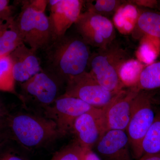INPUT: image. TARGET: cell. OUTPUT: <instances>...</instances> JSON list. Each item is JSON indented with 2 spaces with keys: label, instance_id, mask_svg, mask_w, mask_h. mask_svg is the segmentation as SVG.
<instances>
[{
  "label": "cell",
  "instance_id": "d6a6232c",
  "mask_svg": "<svg viewBox=\"0 0 160 160\" xmlns=\"http://www.w3.org/2000/svg\"><path fill=\"white\" fill-rule=\"evenodd\" d=\"M11 17V16H0V28L2 25L3 23L5 22V21L7 20V19Z\"/></svg>",
  "mask_w": 160,
  "mask_h": 160
},
{
  "label": "cell",
  "instance_id": "5bb4252c",
  "mask_svg": "<svg viewBox=\"0 0 160 160\" xmlns=\"http://www.w3.org/2000/svg\"><path fill=\"white\" fill-rule=\"evenodd\" d=\"M37 52L24 43L9 55L12 64L15 81L23 83L42 71Z\"/></svg>",
  "mask_w": 160,
  "mask_h": 160
},
{
  "label": "cell",
  "instance_id": "836d02e7",
  "mask_svg": "<svg viewBox=\"0 0 160 160\" xmlns=\"http://www.w3.org/2000/svg\"><path fill=\"white\" fill-rule=\"evenodd\" d=\"M159 98L158 101H156V103L157 102H159L160 103V88L159 92Z\"/></svg>",
  "mask_w": 160,
  "mask_h": 160
},
{
  "label": "cell",
  "instance_id": "3957f363",
  "mask_svg": "<svg viewBox=\"0 0 160 160\" xmlns=\"http://www.w3.org/2000/svg\"><path fill=\"white\" fill-rule=\"evenodd\" d=\"M63 86H66L65 83L42 69L21 84L19 98L27 111L43 115L45 109L62 95Z\"/></svg>",
  "mask_w": 160,
  "mask_h": 160
},
{
  "label": "cell",
  "instance_id": "9a60e30c",
  "mask_svg": "<svg viewBox=\"0 0 160 160\" xmlns=\"http://www.w3.org/2000/svg\"><path fill=\"white\" fill-rule=\"evenodd\" d=\"M23 43L15 20L7 19L0 28V56L10 54Z\"/></svg>",
  "mask_w": 160,
  "mask_h": 160
},
{
  "label": "cell",
  "instance_id": "ba28073f",
  "mask_svg": "<svg viewBox=\"0 0 160 160\" xmlns=\"http://www.w3.org/2000/svg\"><path fill=\"white\" fill-rule=\"evenodd\" d=\"M74 24L80 36L89 46L102 49L114 42V25L108 18L87 11L81 13Z\"/></svg>",
  "mask_w": 160,
  "mask_h": 160
},
{
  "label": "cell",
  "instance_id": "cb8c5ba5",
  "mask_svg": "<svg viewBox=\"0 0 160 160\" xmlns=\"http://www.w3.org/2000/svg\"><path fill=\"white\" fill-rule=\"evenodd\" d=\"M122 2L117 0H97L88 1L87 2V11L108 17L114 15L117 9L121 5Z\"/></svg>",
  "mask_w": 160,
  "mask_h": 160
},
{
  "label": "cell",
  "instance_id": "ffe728a7",
  "mask_svg": "<svg viewBox=\"0 0 160 160\" xmlns=\"http://www.w3.org/2000/svg\"><path fill=\"white\" fill-rule=\"evenodd\" d=\"M146 66L138 60L130 59L123 63L119 75L125 87H134L137 85L143 69Z\"/></svg>",
  "mask_w": 160,
  "mask_h": 160
},
{
  "label": "cell",
  "instance_id": "6da1fadb",
  "mask_svg": "<svg viewBox=\"0 0 160 160\" xmlns=\"http://www.w3.org/2000/svg\"><path fill=\"white\" fill-rule=\"evenodd\" d=\"M46 51L44 70L66 84L86 71L91 56L89 46L80 36L65 35L52 41Z\"/></svg>",
  "mask_w": 160,
  "mask_h": 160
},
{
  "label": "cell",
  "instance_id": "4fadbf2b",
  "mask_svg": "<svg viewBox=\"0 0 160 160\" xmlns=\"http://www.w3.org/2000/svg\"><path fill=\"white\" fill-rule=\"evenodd\" d=\"M95 146L105 160H133L129 138L125 130H107Z\"/></svg>",
  "mask_w": 160,
  "mask_h": 160
},
{
  "label": "cell",
  "instance_id": "5b68a950",
  "mask_svg": "<svg viewBox=\"0 0 160 160\" xmlns=\"http://www.w3.org/2000/svg\"><path fill=\"white\" fill-rule=\"evenodd\" d=\"M155 104L154 92L146 90H140L132 102L126 132L132 157L136 159L142 157V142L154 119Z\"/></svg>",
  "mask_w": 160,
  "mask_h": 160
},
{
  "label": "cell",
  "instance_id": "9c48e42d",
  "mask_svg": "<svg viewBox=\"0 0 160 160\" xmlns=\"http://www.w3.org/2000/svg\"><path fill=\"white\" fill-rule=\"evenodd\" d=\"M93 108L79 99L62 95L45 109L43 115L55 123L61 138L72 133L75 120Z\"/></svg>",
  "mask_w": 160,
  "mask_h": 160
},
{
  "label": "cell",
  "instance_id": "7c38bea8",
  "mask_svg": "<svg viewBox=\"0 0 160 160\" xmlns=\"http://www.w3.org/2000/svg\"><path fill=\"white\" fill-rule=\"evenodd\" d=\"M83 2L80 0L48 1L50 10L49 18L53 41L66 35L68 29L75 23L82 13Z\"/></svg>",
  "mask_w": 160,
  "mask_h": 160
},
{
  "label": "cell",
  "instance_id": "44dd1931",
  "mask_svg": "<svg viewBox=\"0 0 160 160\" xmlns=\"http://www.w3.org/2000/svg\"><path fill=\"white\" fill-rule=\"evenodd\" d=\"M139 90L152 91L160 88V61L146 66L137 86Z\"/></svg>",
  "mask_w": 160,
  "mask_h": 160
},
{
  "label": "cell",
  "instance_id": "8fae6325",
  "mask_svg": "<svg viewBox=\"0 0 160 160\" xmlns=\"http://www.w3.org/2000/svg\"><path fill=\"white\" fill-rule=\"evenodd\" d=\"M140 91L136 86L122 89L108 105L102 109L106 131L112 129L126 131L132 102Z\"/></svg>",
  "mask_w": 160,
  "mask_h": 160
},
{
  "label": "cell",
  "instance_id": "1f68e13d",
  "mask_svg": "<svg viewBox=\"0 0 160 160\" xmlns=\"http://www.w3.org/2000/svg\"><path fill=\"white\" fill-rule=\"evenodd\" d=\"M9 112L4 103L0 99V117L8 115Z\"/></svg>",
  "mask_w": 160,
  "mask_h": 160
},
{
  "label": "cell",
  "instance_id": "2e32d148",
  "mask_svg": "<svg viewBox=\"0 0 160 160\" xmlns=\"http://www.w3.org/2000/svg\"><path fill=\"white\" fill-rule=\"evenodd\" d=\"M139 14L135 5L122 4L113 15L114 26L122 34H129L135 28Z\"/></svg>",
  "mask_w": 160,
  "mask_h": 160
},
{
  "label": "cell",
  "instance_id": "4316f807",
  "mask_svg": "<svg viewBox=\"0 0 160 160\" xmlns=\"http://www.w3.org/2000/svg\"><path fill=\"white\" fill-rule=\"evenodd\" d=\"M7 116L0 117V142L8 138L6 122Z\"/></svg>",
  "mask_w": 160,
  "mask_h": 160
},
{
  "label": "cell",
  "instance_id": "603a6c76",
  "mask_svg": "<svg viewBox=\"0 0 160 160\" xmlns=\"http://www.w3.org/2000/svg\"><path fill=\"white\" fill-rule=\"evenodd\" d=\"M25 152L9 138L0 142V160H30Z\"/></svg>",
  "mask_w": 160,
  "mask_h": 160
},
{
  "label": "cell",
  "instance_id": "8992f818",
  "mask_svg": "<svg viewBox=\"0 0 160 160\" xmlns=\"http://www.w3.org/2000/svg\"><path fill=\"white\" fill-rule=\"evenodd\" d=\"M23 42L37 52L46 50L53 41L49 17L45 12L23 6L17 20Z\"/></svg>",
  "mask_w": 160,
  "mask_h": 160
},
{
  "label": "cell",
  "instance_id": "52a82bcc",
  "mask_svg": "<svg viewBox=\"0 0 160 160\" xmlns=\"http://www.w3.org/2000/svg\"><path fill=\"white\" fill-rule=\"evenodd\" d=\"M119 92H112L103 88L89 72L86 71L67 82L63 95L77 98L94 108L103 109Z\"/></svg>",
  "mask_w": 160,
  "mask_h": 160
},
{
  "label": "cell",
  "instance_id": "484cf974",
  "mask_svg": "<svg viewBox=\"0 0 160 160\" xmlns=\"http://www.w3.org/2000/svg\"><path fill=\"white\" fill-rule=\"evenodd\" d=\"M22 2L23 6L29 7L40 12H45L46 6L48 4V1L46 0H31Z\"/></svg>",
  "mask_w": 160,
  "mask_h": 160
},
{
  "label": "cell",
  "instance_id": "d4e9b609",
  "mask_svg": "<svg viewBox=\"0 0 160 160\" xmlns=\"http://www.w3.org/2000/svg\"><path fill=\"white\" fill-rule=\"evenodd\" d=\"M85 151L75 140L56 152L50 160H84Z\"/></svg>",
  "mask_w": 160,
  "mask_h": 160
},
{
  "label": "cell",
  "instance_id": "7a4b0ae2",
  "mask_svg": "<svg viewBox=\"0 0 160 160\" xmlns=\"http://www.w3.org/2000/svg\"><path fill=\"white\" fill-rule=\"evenodd\" d=\"M8 138L25 151L49 145L60 138L55 123L42 115L21 112L6 117Z\"/></svg>",
  "mask_w": 160,
  "mask_h": 160
},
{
  "label": "cell",
  "instance_id": "ac0fdd59",
  "mask_svg": "<svg viewBox=\"0 0 160 160\" xmlns=\"http://www.w3.org/2000/svg\"><path fill=\"white\" fill-rule=\"evenodd\" d=\"M141 152L142 157L160 153V109H156L154 119L143 138Z\"/></svg>",
  "mask_w": 160,
  "mask_h": 160
},
{
  "label": "cell",
  "instance_id": "277c9868",
  "mask_svg": "<svg viewBox=\"0 0 160 160\" xmlns=\"http://www.w3.org/2000/svg\"><path fill=\"white\" fill-rule=\"evenodd\" d=\"M130 59L128 53L113 43L91 54L89 72L101 86L112 92H118L125 86L119 72L122 65Z\"/></svg>",
  "mask_w": 160,
  "mask_h": 160
},
{
  "label": "cell",
  "instance_id": "83f0119b",
  "mask_svg": "<svg viewBox=\"0 0 160 160\" xmlns=\"http://www.w3.org/2000/svg\"><path fill=\"white\" fill-rule=\"evenodd\" d=\"M9 1L0 0V16H10L11 9L9 6Z\"/></svg>",
  "mask_w": 160,
  "mask_h": 160
},
{
  "label": "cell",
  "instance_id": "e0dca14e",
  "mask_svg": "<svg viewBox=\"0 0 160 160\" xmlns=\"http://www.w3.org/2000/svg\"><path fill=\"white\" fill-rule=\"evenodd\" d=\"M136 27L142 37L147 36L160 41V12L152 11L140 12Z\"/></svg>",
  "mask_w": 160,
  "mask_h": 160
},
{
  "label": "cell",
  "instance_id": "30bf717a",
  "mask_svg": "<svg viewBox=\"0 0 160 160\" xmlns=\"http://www.w3.org/2000/svg\"><path fill=\"white\" fill-rule=\"evenodd\" d=\"M106 131L102 109L94 108L75 120L72 133L84 150L92 149Z\"/></svg>",
  "mask_w": 160,
  "mask_h": 160
},
{
  "label": "cell",
  "instance_id": "f1b7e54d",
  "mask_svg": "<svg viewBox=\"0 0 160 160\" xmlns=\"http://www.w3.org/2000/svg\"><path fill=\"white\" fill-rule=\"evenodd\" d=\"M84 160H101L99 157L92 149H89L85 151Z\"/></svg>",
  "mask_w": 160,
  "mask_h": 160
},
{
  "label": "cell",
  "instance_id": "d6986e66",
  "mask_svg": "<svg viewBox=\"0 0 160 160\" xmlns=\"http://www.w3.org/2000/svg\"><path fill=\"white\" fill-rule=\"evenodd\" d=\"M136 55L138 60L146 66L154 63L160 55V40L147 36L143 37Z\"/></svg>",
  "mask_w": 160,
  "mask_h": 160
},
{
  "label": "cell",
  "instance_id": "4dcf8cb0",
  "mask_svg": "<svg viewBox=\"0 0 160 160\" xmlns=\"http://www.w3.org/2000/svg\"><path fill=\"white\" fill-rule=\"evenodd\" d=\"M138 160H160V153L144 155Z\"/></svg>",
  "mask_w": 160,
  "mask_h": 160
},
{
  "label": "cell",
  "instance_id": "f546056e",
  "mask_svg": "<svg viewBox=\"0 0 160 160\" xmlns=\"http://www.w3.org/2000/svg\"><path fill=\"white\" fill-rule=\"evenodd\" d=\"M135 2L138 5L149 8H154L157 6L158 4L156 1H136Z\"/></svg>",
  "mask_w": 160,
  "mask_h": 160
},
{
  "label": "cell",
  "instance_id": "7402d4cb",
  "mask_svg": "<svg viewBox=\"0 0 160 160\" xmlns=\"http://www.w3.org/2000/svg\"><path fill=\"white\" fill-rule=\"evenodd\" d=\"M15 83L11 58L9 55L0 56V90L16 94Z\"/></svg>",
  "mask_w": 160,
  "mask_h": 160
}]
</instances>
